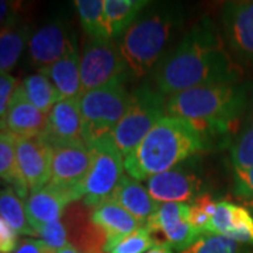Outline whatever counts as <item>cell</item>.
I'll list each match as a JSON object with an SVG mask.
<instances>
[{"label":"cell","mask_w":253,"mask_h":253,"mask_svg":"<svg viewBox=\"0 0 253 253\" xmlns=\"http://www.w3.org/2000/svg\"><path fill=\"white\" fill-rule=\"evenodd\" d=\"M232 166L238 169L253 168V128L246 129L242 135L231 145Z\"/></svg>","instance_id":"f546056e"},{"label":"cell","mask_w":253,"mask_h":253,"mask_svg":"<svg viewBox=\"0 0 253 253\" xmlns=\"http://www.w3.org/2000/svg\"><path fill=\"white\" fill-rule=\"evenodd\" d=\"M181 24V7L172 3L155 4L139 14L118 44L129 75L138 79L151 72Z\"/></svg>","instance_id":"277c9868"},{"label":"cell","mask_w":253,"mask_h":253,"mask_svg":"<svg viewBox=\"0 0 253 253\" xmlns=\"http://www.w3.org/2000/svg\"><path fill=\"white\" fill-rule=\"evenodd\" d=\"M0 217L17 234L36 235V231L28 224L26 206L11 186L0 190Z\"/></svg>","instance_id":"484cf974"},{"label":"cell","mask_w":253,"mask_h":253,"mask_svg":"<svg viewBox=\"0 0 253 253\" xmlns=\"http://www.w3.org/2000/svg\"><path fill=\"white\" fill-rule=\"evenodd\" d=\"M244 207L248 208L251 211V214L253 215V200H246V201H244Z\"/></svg>","instance_id":"f35d334b"},{"label":"cell","mask_w":253,"mask_h":253,"mask_svg":"<svg viewBox=\"0 0 253 253\" xmlns=\"http://www.w3.org/2000/svg\"><path fill=\"white\" fill-rule=\"evenodd\" d=\"M126 79L114 81L94 90L86 91L79 97L84 144L96 136L111 132L124 117L131 94L126 91Z\"/></svg>","instance_id":"52a82bcc"},{"label":"cell","mask_w":253,"mask_h":253,"mask_svg":"<svg viewBox=\"0 0 253 253\" xmlns=\"http://www.w3.org/2000/svg\"><path fill=\"white\" fill-rule=\"evenodd\" d=\"M17 79L11 75L0 72V121L6 117V113L9 110L10 101L17 89Z\"/></svg>","instance_id":"d6a6232c"},{"label":"cell","mask_w":253,"mask_h":253,"mask_svg":"<svg viewBox=\"0 0 253 253\" xmlns=\"http://www.w3.org/2000/svg\"><path fill=\"white\" fill-rule=\"evenodd\" d=\"M46 249L48 246L42 241L27 238L18 244V248L13 253H45Z\"/></svg>","instance_id":"d590c367"},{"label":"cell","mask_w":253,"mask_h":253,"mask_svg":"<svg viewBox=\"0 0 253 253\" xmlns=\"http://www.w3.org/2000/svg\"><path fill=\"white\" fill-rule=\"evenodd\" d=\"M52 174L51 184L72 190L78 200V187L84 180L91 165V154L86 144L66 145L52 148Z\"/></svg>","instance_id":"9a60e30c"},{"label":"cell","mask_w":253,"mask_h":253,"mask_svg":"<svg viewBox=\"0 0 253 253\" xmlns=\"http://www.w3.org/2000/svg\"><path fill=\"white\" fill-rule=\"evenodd\" d=\"M190 204L165 203L145 224L158 246H166L179 253L186 251L203 234L190 224Z\"/></svg>","instance_id":"9c48e42d"},{"label":"cell","mask_w":253,"mask_h":253,"mask_svg":"<svg viewBox=\"0 0 253 253\" xmlns=\"http://www.w3.org/2000/svg\"><path fill=\"white\" fill-rule=\"evenodd\" d=\"M36 235L40 236L44 244L52 249L55 252L61 251L62 248L68 246V232H66V226L63 224L62 218L59 221L55 222H49L45 225L40 226L36 231Z\"/></svg>","instance_id":"4dcf8cb0"},{"label":"cell","mask_w":253,"mask_h":253,"mask_svg":"<svg viewBox=\"0 0 253 253\" xmlns=\"http://www.w3.org/2000/svg\"><path fill=\"white\" fill-rule=\"evenodd\" d=\"M146 253H174L170 249V248H166V246H155V248H152L149 252Z\"/></svg>","instance_id":"8d00e7d4"},{"label":"cell","mask_w":253,"mask_h":253,"mask_svg":"<svg viewBox=\"0 0 253 253\" xmlns=\"http://www.w3.org/2000/svg\"><path fill=\"white\" fill-rule=\"evenodd\" d=\"M242 69L226 51L210 18H203L156 65L154 81L163 96L211 84H234Z\"/></svg>","instance_id":"6da1fadb"},{"label":"cell","mask_w":253,"mask_h":253,"mask_svg":"<svg viewBox=\"0 0 253 253\" xmlns=\"http://www.w3.org/2000/svg\"><path fill=\"white\" fill-rule=\"evenodd\" d=\"M20 1H7L0 0V31L11 26L21 23L20 11L23 9Z\"/></svg>","instance_id":"836d02e7"},{"label":"cell","mask_w":253,"mask_h":253,"mask_svg":"<svg viewBox=\"0 0 253 253\" xmlns=\"http://www.w3.org/2000/svg\"><path fill=\"white\" fill-rule=\"evenodd\" d=\"M246 103V86L211 84L170 96L166 100V113L190 121L201 135H226L238 124Z\"/></svg>","instance_id":"3957f363"},{"label":"cell","mask_w":253,"mask_h":253,"mask_svg":"<svg viewBox=\"0 0 253 253\" xmlns=\"http://www.w3.org/2000/svg\"><path fill=\"white\" fill-rule=\"evenodd\" d=\"M18 234L0 217V253H13L18 248Z\"/></svg>","instance_id":"e575fe53"},{"label":"cell","mask_w":253,"mask_h":253,"mask_svg":"<svg viewBox=\"0 0 253 253\" xmlns=\"http://www.w3.org/2000/svg\"><path fill=\"white\" fill-rule=\"evenodd\" d=\"M73 52H78L76 38L63 21H51L37 28L28 41L30 63L40 69L51 66Z\"/></svg>","instance_id":"30bf717a"},{"label":"cell","mask_w":253,"mask_h":253,"mask_svg":"<svg viewBox=\"0 0 253 253\" xmlns=\"http://www.w3.org/2000/svg\"><path fill=\"white\" fill-rule=\"evenodd\" d=\"M79 201L72 190L62 189L48 183L44 189L30 194L26 200V214L30 226L37 231L40 226L59 221L66 208Z\"/></svg>","instance_id":"ac0fdd59"},{"label":"cell","mask_w":253,"mask_h":253,"mask_svg":"<svg viewBox=\"0 0 253 253\" xmlns=\"http://www.w3.org/2000/svg\"><path fill=\"white\" fill-rule=\"evenodd\" d=\"M17 168L30 194L44 189L52 174V146L44 138H17Z\"/></svg>","instance_id":"7c38bea8"},{"label":"cell","mask_w":253,"mask_h":253,"mask_svg":"<svg viewBox=\"0 0 253 253\" xmlns=\"http://www.w3.org/2000/svg\"><path fill=\"white\" fill-rule=\"evenodd\" d=\"M148 4L146 0H104V18L110 40L124 36Z\"/></svg>","instance_id":"7402d4cb"},{"label":"cell","mask_w":253,"mask_h":253,"mask_svg":"<svg viewBox=\"0 0 253 253\" xmlns=\"http://www.w3.org/2000/svg\"><path fill=\"white\" fill-rule=\"evenodd\" d=\"M129 75L120 46L113 40H87L81 56L82 90H94Z\"/></svg>","instance_id":"ba28073f"},{"label":"cell","mask_w":253,"mask_h":253,"mask_svg":"<svg viewBox=\"0 0 253 253\" xmlns=\"http://www.w3.org/2000/svg\"><path fill=\"white\" fill-rule=\"evenodd\" d=\"M62 221L69 245L82 253H106L107 236L91 221V210L83 201L72 203L66 208Z\"/></svg>","instance_id":"2e32d148"},{"label":"cell","mask_w":253,"mask_h":253,"mask_svg":"<svg viewBox=\"0 0 253 253\" xmlns=\"http://www.w3.org/2000/svg\"><path fill=\"white\" fill-rule=\"evenodd\" d=\"M109 200L117 203L118 206L126 210L131 215L139 219L142 224H146V221L161 207L151 197L148 189L129 176H124L120 180L117 189L114 190V193L111 194Z\"/></svg>","instance_id":"ffe728a7"},{"label":"cell","mask_w":253,"mask_h":253,"mask_svg":"<svg viewBox=\"0 0 253 253\" xmlns=\"http://www.w3.org/2000/svg\"><path fill=\"white\" fill-rule=\"evenodd\" d=\"M45 253H56V252H55V251H52V249H49V248H48V249H46V251H45Z\"/></svg>","instance_id":"ab89813d"},{"label":"cell","mask_w":253,"mask_h":253,"mask_svg":"<svg viewBox=\"0 0 253 253\" xmlns=\"http://www.w3.org/2000/svg\"><path fill=\"white\" fill-rule=\"evenodd\" d=\"M166 113V100L159 90L142 84L131 93L124 117L111 131L120 154L126 159L142 142Z\"/></svg>","instance_id":"8992f818"},{"label":"cell","mask_w":253,"mask_h":253,"mask_svg":"<svg viewBox=\"0 0 253 253\" xmlns=\"http://www.w3.org/2000/svg\"><path fill=\"white\" fill-rule=\"evenodd\" d=\"M44 141L52 148L84 144V124L79 99H62L48 114Z\"/></svg>","instance_id":"5bb4252c"},{"label":"cell","mask_w":253,"mask_h":253,"mask_svg":"<svg viewBox=\"0 0 253 253\" xmlns=\"http://www.w3.org/2000/svg\"><path fill=\"white\" fill-rule=\"evenodd\" d=\"M21 86L27 99L46 116L54 109L55 104L62 100V96L54 86V83L42 73H34L27 76L21 82Z\"/></svg>","instance_id":"d4e9b609"},{"label":"cell","mask_w":253,"mask_h":253,"mask_svg":"<svg viewBox=\"0 0 253 253\" xmlns=\"http://www.w3.org/2000/svg\"><path fill=\"white\" fill-rule=\"evenodd\" d=\"M31 37V30L23 21L0 31V72H9L20 61Z\"/></svg>","instance_id":"cb8c5ba5"},{"label":"cell","mask_w":253,"mask_h":253,"mask_svg":"<svg viewBox=\"0 0 253 253\" xmlns=\"http://www.w3.org/2000/svg\"><path fill=\"white\" fill-rule=\"evenodd\" d=\"M46 126L48 116L37 109L27 99L23 86L18 84L11 97L6 117L0 121V131H7L17 138H42Z\"/></svg>","instance_id":"e0dca14e"},{"label":"cell","mask_w":253,"mask_h":253,"mask_svg":"<svg viewBox=\"0 0 253 253\" xmlns=\"http://www.w3.org/2000/svg\"><path fill=\"white\" fill-rule=\"evenodd\" d=\"M158 246L149 231L142 226L129 235L106 245V253H146Z\"/></svg>","instance_id":"f1b7e54d"},{"label":"cell","mask_w":253,"mask_h":253,"mask_svg":"<svg viewBox=\"0 0 253 253\" xmlns=\"http://www.w3.org/2000/svg\"><path fill=\"white\" fill-rule=\"evenodd\" d=\"M40 73L45 75L61 93L62 99H79L82 90L81 58L78 52L68 55L61 61L40 69Z\"/></svg>","instance_id":"44dd1931"},{"label":"cell","mask_w":253,"mask_h":253,"mask_svg":"<svg viewBox=\"0 0 253 253\" xmlns=\"http://www.w3.org/2000/svg\"><path fill=\"white\" fill-rule=\"evenodd\" d=\"M16 144L17 136L7 131H0V180L9 183L16 190L20 199L27 200L30 190L18 172Z\"/></svg>","instance_id":"603a6c76"},{"label":"cell","mask_w":253,"mask_h":253,"mask_svg":"<svg viewBox=\"0 0 253 253\" xmlns=\"http://www.w3.org/2000/svg\"><path fill=\"white\" fill-rule=\"evenodd\" d=\"M75 9L89 40L109 38L104 18V0H76Z\"/></svg>","instance_id":"4316f807"},{"label":"cell","mask_w":253,"mask_h":253,"mask_svg":"<svg viewBox=\"0 0 253 253\" xmlns=\"http://www.w3.org/2000/svg\"><path fill=\"white\" fill-rule=\"evenodd\" d=\"M204 148V138L190 121L166 116L124 159V168L129 177L148 180L179 166Z\"/></svg>","instance_id":"7a4b0ae2"},{"label":"cell","mask_w":253,"mask_h":253,"mask_svg":"<svg viewBox=\"0 0 253 253\" xmlns=\"http://www.w3.org/2000/svg\"><path fill=\"white\" fill-rule=\"evenodd\" d=\"M234 193L242 201L253 200V168L252 169L234 168Z\"/></svg>","instance_id":"1f68e13d"},{"label":"cell","mask_w":253,"mask_h":253,"mask_svg":"<svg viewBox=\"0 0 253 253\" xmlns=\"http://www.w3.org/2000/svg\"><path fill=\"white\" fill-rule=\"evenodd\" d=\"M91 154V165L84 180L78 187L79 199L89 208L109 200L124 177V158L120 154L111 132L86 142Z\"/></svg>","instance_id":"5b68a950"},{"label":"cell","mask_w":253,"mask_h":253,"mask_svg":"<svg viewBox=\"0 0 253 253\" xmlns=\"http://www.w3.org/2000/svg\"><path fill=\"white\" fill-rule=\"evenodd\" d=\"M221 23L232 54L242 63L253 66V0L225 3Z\"/></svg>","instance_id":"8fae6325"},{"label":"cell","mask_w":253,"mask_h":253,"mask_svg":"<svg viewBox=\"0 0 253 253\" xmlns=\"http://www.w3.org/2000/svg\"><path fill=\"white\" fill-rule=\"evenodd\" d=\"M180 253H249L245 245L229 238L214 234H206Z\"/></svg>","instance_id":"83f0119b"},{"label":"cell","mask_w":253,"mask_h":253,"mask_svg":"<svg viewBox=\"0 0 253 253\" xmlns=\"http://www.w3.org/2000/svg\"><path fill=\"white\" fill-rule=\"evenodd\" d=\"M151 197L159 203H193L203 194L204 183L190 166H176L146 180Z\"/></svg>","instance_id":"4fadbf2b"},{"label":"cell","mask_w":253,"mask_h":253,"mask_svg":"<svg viewBox=\"0 0 253 253\" xmlns=\"http://www.w3.org/2000/svg\"><path fill=\"white\" fill-rule=\"evenodd\" d=\"M90 210L91 221L106 234L107 244L129 235L145 226L139 219H136L126 210L111 200H106Z\"/></svg>","instance_id":"d6986e66"},{"label":"cell","mask_w":253,"mask_h":253,"mask_svg":"<svg viewBox=\"0 0 253 253\" xmlns=\"http://www.w3.org/2000/svg\"><path fill=\"white\" fill-rule=\"evenodd\" d=\"M56 253H82L81 251H78L75 246H72V245H68V246H65V248H62L61 251H58Z\"/></svg>","instance_id":"74e56055"}]
</instances>
